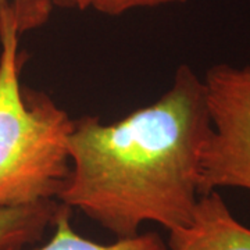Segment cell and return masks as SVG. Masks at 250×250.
Here are the masks:
<instances>
[{"label":"cell","mask_w":250,"mask_h":250,"mask_svg":"<svg viewBox=\"0 0 250 250\" xmlns=\"http://www.w3.org/2000/svg\"><path fill=\"white\" fill-rule=\"evenodd\" d=\"M211 134L207 92L181 64L154 103L116 123L74 120L68 138L70 174L57 197L117 238L145 223L168 232L187 225L200 197V161Z\"/></svg>","instance_id":"1"},{"label":"cell","mask_w":250,"mask_h":250,"mask_svg":"<svg viewBox=\"0 0 250 250\" xmlns=\"http://www.w3.org/2000/svg\"><path fill=\"white\" fill-rule=\"evenodd\" d=\"M31 28L29 13L14 0L0 10V208L57 200L70 174L74 120L20 80V35Z\"/></svg>","instance_id":"2"},{"label":"cell","mask_w":250,"mask_h":250,"mask_svg":"<svg viewBox=\"0 0 250 250\" xmlns=\"http://www.w3.org/2000/svg\"><path fill=\"white\" fill-rule=\"evenodd\" d=\"M211 134L200 161V195L221 188L250 190V62H220L205 78Z\"/></svg>","instance_id":"3"},{"label":"cell","mask_w":250,"mask_h":250,"mask_svg":"<svg viewBox=\"0 0 250 250\" xmlns=\"http://www.w3.org/2000/svg\"><path fill=\"white\" fill-rule=\"evenodd\" d=\"M168 250H250V228L235 218L218 190L200 195L190 221L168 232Z\"/></svg>","instance_id":"4"},{"label":"cell","mask_w":250,"mask_h":250,"mask_svg":"<svg viewBox=\"0 0 250 250\" xmlns=\"http://www.w3.org/2000/svg\"><path fill=\"white\" fill-rule=\"evenodd\" d=\"M62 203L56 199L0 208V250L27 248L52 228Z\"/></svg>","instance_id":"5"},{"label":"cell","mask_w":250,"mask_h":250,"mask_svg":"<svg viewBox=\"0 0 250 250\" xmlns=\"http://www.w3.org/2000/svg\"><path fill=\"white\" fill-rule=\"evenodd\" d=\"M71 211L68 206H60L53 225V233L45 245L38 248H18L9 250H168L167 243L159 233H136L128 238H117L114 243H98L82 236L74 229L71 223Z\"/></svg>","instance_id":"6"},{"label":"cell","mask_w":250,"mask_h":250,"mask_svg":"<svg viewBox=\"0 0 250 250\" xmlns=\"http://www.w3.org/2000/svg\"><path fill=\"white\" fill-rule=\"evenodd\" d=\"M187 0H77V9H92L106 16H121L126 11L142 7H157L172 3H185Z\"/></svg>","instance_id":"7"},{"label":"cell","mask_w":250,"mask_h":250,"mask_svg":"<svg viewBox=\"0 0 250 250\" xmlns=\"http://www.w3.org/2000/svg\"><path fill=\"white\" fill-rule=\"evenodd\" d=\"M53 7L60 9H77V0H49ZM10 3V0H0V10L4 9Z\"/></svg>","instance_id":"8"}]
</instances>
